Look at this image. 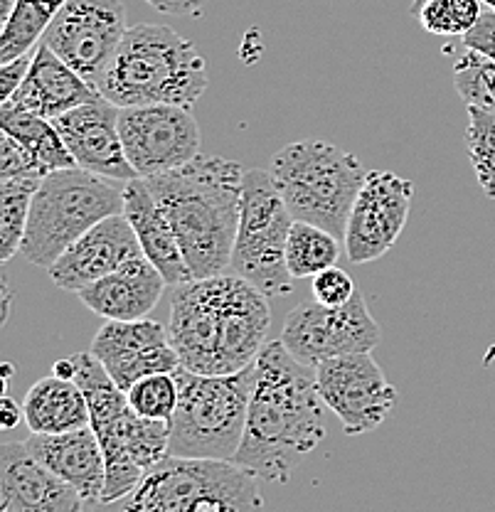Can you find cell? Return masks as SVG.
<instances>
[{
  "mask_svg": "<svg viewBox=\"0 0 495 512\" xmlns=\"http://www.w3.org/2000/svg\"><path fill=\"white\" fill-rule=\"evenodd\" d=\"M126 394H129V404L133 407V412L148 416V419L170 421L180 397L178 375H175V372L148 375L133 384Z\"/></svg>",
  "mask_w": 495,
  "mask_h": 512,
  "instance_id": "32",
  "label": "cell"
},
{
  "mask_svg": "<svg viewBox=\"0 0 495 512\" xmlns=\"http://www.w3.org/2000/svg\"><path fill=\"white\" fill-rule=\"evenodd\" d=\"M422 3H424V0H412V13H417V8H419V5H422ZM481 3H486L488 8L495 10V0H481Z\"/></svg>",
  "mask_w": 495,
  "mask_h": 512,
  "instance_id": "40",
  "label": "cell"
},
{
  "mask_svg": "<svg viewBox=\"0 0 495 512\" xmlns=\"http://www.w3.org/2000/svg\"><path fill=\"white\" fill-rule=\"evenodd\" d=\"M269 173L294 220L345 239L350 212L367 178L353 153L306 138L281 148L271 158Z\"/></svg>",
  "mask_w": 495,
  "mask_h": 512,
  "instance_id": "7",
  "label": "cell"
},
{
  "mask_svg": "<svg viewBox=\"0 0 495 512\" xmlns=\"http://www.w3.org/2000/svg\"><path fill=\"white\" fill-rule=\"evenodd\" d=\"M340 239L316 224L294 220L286 242V266L294 279H313L321 271L338 266Z\"/></svg>",
  "mask_w": 495,
  "mask_h": 512,
  "instance_id": "27",
  "label": "cell"
},
{
  "mask_svg": "<svg viewBox=\"0 0 495 512\" xmlns=\"http://www.w3.org/2000/svg\"><path fill=\"white\" fill-rule=\"evenodd\" d=\"M266 298L239 274L173 286L168 338L180 367L198 375H232L254 365L271 323Z\"/></svg>",
  "mask_w": 495,
  "mask_h": 512,
  "instance_id": "2",
  "label": "cell"
},
{
  "mask_svg": "<svg viewBox=\"0 0 495 512\" xmlns=\"http://www.w3.org/2000/svg\"><path fill=\"white\" fill-rule=\"evenodd\" d=\"M23 419L33 434H67L92 426V414L82 387L57 375L45 377L28 389Z\"/></svg>",
  "mask_w": 495,
  "mask_h": 512,
  "instance_id": "24",
  "label": "cell"
},
{
  "mask_svg": "<svg viewBox=\"0 0 495 512\" xmlns=\"http://www.w3.org/2000/svg\"><path fill=\"white\" fill-rule=\"evenodd\" d=\"M126 30L121 0H67L40 42L99 89Z\"/></svg>",
  "mask_w": 495,
  "mask_h": 512,
  "instance_id": "12",
  "label": "cell"
},
{
  "mask_svg": "<svg viewBox=\"0 0 495 512\" xmlns=\"http://www.w3.org/2000/svg\"><path fill=\"white\" fill-rule=\"evenodd\" d=\"M45 178L40 163L8 133H0V180Z\"/></svg>",
  "mask_w": 495,
  "mask_h": 512,
  "instance_id": "34",
  "label": "cell"
},
{
  "mask_svg": "<svg viewBox=\"0 0 495 512\" xmlns=\"http://www.w3.org/2000/svg\"><path fill=\"white\" fill-rule=\"evenodd\" d=\"M165 286L161 271L141 254L82 288L77 296L89 311L106 320H141L161 301Z\"/></svg>",
  "mask_w": 495,
  "mask_h": 512,
  "instance_id": "22",
  "label": "cell"
},
{
  "mask_svg": "<svg viewBox=\"0 0 495 512\" xmlns=\"http://www.w3.org/2000/svg\"><path fill=\"white\" fill-rule=\"evenodd\" d=\"M316 377L323 402L338 416L348 436L377 429L397 404L395 384L387 380L370 352L321 362L316 365Z\"/></svg>",
  "mask_w": 495,
  "mask_h": 512,
  "instance_id": "14",
  "label": "cell"
},
{
  "mask_svg": "<svg viewBox=\"0 0 495 512\" xmlns=\"http://www.w3.org/2000/svg\"><path fill=\"white\" fill-rule=\"evenodd\" d=\"M67 0H18L13 15L0 35V62H13L28 55L42 40L47 25L65 8Z\"/></svg>",
  "mask_w": 495,
  "mask_h": 512,
  "instance_id": "26",
  "label": "cell"
},
{
  "mask_svg": "<svg viewBox=\"0 0 495 512\" xmlns=\"http://www.w3.org/2000/svg\"><path fill=\"white\" fill-rule=\"evenodd\" d=\"M20 414H23L20 404L13 402V399H10L8 394H5L3 402H0V421H3L5 429H13V426H18Z\"/></svg>",
  "mask_w": 495,
  "mask_h": 512,
  "instance_id": "38",
  "label": "cell"
},
{
  "mask_svg": "<svg viewBox=\"0 0 495 512\" xmlns=\"http://www.w3.org/2000/svg\"><path fill=\"white\" fill-rule=\"evenodd\" d=\"M313 301L323 303V306H345L350 298L358 293V286L350 279L348 271H343L340 266H330V269L321 271L318 276H313Z\"/></svg>",
  "mask_w": 495,
  "mask_h": 512,
  "instance_id": "33",
  "label": "cell"
},
{
  "mask_svg": "<svg viewBox=\"0 0 495 512\" xmlns=\"http://www.w3.org/2000/svg\"><path fill=\"white\" fill-rule=\"evenodd\" d=\"M15 3H18V0H0V18H3V25L8 23L10 15H13Z\"/></svg>",
  "mask_w": 495,
  "mask_h": 512,
  "instance_id": "39",
  "label": "cell"
},
{
  "mask_svg": "<svg viewBox=\"0 0 495 512\" xmlns=\"http://www.w3.org/2000/svg\"><path fill=\"white\" fill-rule=\"evenodd\" d=\"M87 500L23 444L0 448V512H84Z\"/></svg>",
  "mask_w": 495,
  "mask_h": 512,
  "instance_id": "19",
  "label": "cell"
},
{
  "mask_svg": "<svg viewBox=\"0 0 495 512\" xmlns=\"http://www.w3.org/2000/svg\"><path fill=\"white\" fill-rule=\"evenodd\" d=\"M466 148L478 185L495 200V111L468 106Z\"/></svg>",
  "mask_w": 495,
  "mask_h": 512,
  "instance_id": "29",
  "label": "cell"
},
{
  "mask_svg": "<svg viewBox=\"0 0 495 512\" xmlns=\"http://www.w3.org/2000/svg\"><path fill=\"white\" fill-rule=\"evenodd\" d=\"M382 330L372 318L363 293H355L345 306L301 303L286 318L281 343L294 357L316 367L333 357L372 352L380 345Z\"/></svg>",
  "mask_w": 495,
  "mask_h": 512,
  "instance_id": "11",
  "label": "cell"
},
{
  "mask_svg": "<svg viewBox=\"0 0 495 512\" xmlns=\"http://www.w3.org/2000/svg\"><path fill=\"white\" fill-rule=\"evenodd\" d=\"M124 215L136 232L143 256L161 271L165 284L180 286L185 281H193L173 224L165 217L143 178L124 183Z\"/></svg>",
  "mask_w": 495,
  "mask_h": 512,
  "instance_id": "23",
  "label": "cell"
},
{
  "mask_svg": "<svg viewBox=\"0 0 495 512\" xmlns=\"http://www.w3.org/2000/svg\"><path fill=\"white\" fill-rule=\"evenodd\" d=\"M94 357L124 392L148 375L175 372L180 357L170 345L168 328L158 320H106L92 343Z\"/></svg>",
  "mask_w": 495,
  "mask_h": 512,
  "instance_id": "16",
  "label": "cell"
},
{
  "mask_svg": "<svg viewBox=\"0 0 495 512\" xmlns=\"http://www.w3.org/2000/svg\"><path fill=\"white\" fill-rule=\"evenodd\" d=\"M42 178L0 180V259L8 261L20 252L28 229L30 207Z\"/></svg>",
  "mask_w": 495,
  "mask_h": 512,
  "instance_id": "28",
  "label": "cell"
},
{
  "mask_svg": "<svg viewBox=\"0 0 495 512\" xmlns=\"http://www.w3.org/2000/svg\"><path fill=\"white\" fill-rule=\"evenodd\" d=\"M412 197V180L387 170L367 173L343 239L345 252L353 264H370L395 247L407 224Z\"/></svg>",
  "mask_w": 495,
  "mask_h": 512,
  "instance_id": "15",
  "label": "cell"
},
{
  "mask_svg": "<svg viewBox=\"0 0 495 512\" xmlns=\"http://www.w3.org/2000/svg\"><path fill=\"white\" fill-rule=\"evenodd\" d=\"M254 367L257 384L232 463L254 478L284 485L326 439V402L316 367L291 355L281 340L264 343Z\"/></svg>",
  "mask_w": 495,
  "mask_h": 512,
  "instance_id": "1",
  "label": "cell"
},
{
  "mask_svg": "<svg viewBox=\"0 0 495 512\" xmlns=\"http://www.w3.org/2000/svg\"><path fill=\"white\" fill-rule=\"evenodd\" d=\"M422 28L439 37H466L478 25L481 0H424L417 8Z\"/></svg>",
  "mask_w": 495,
  "mask_h": 512,
  "instance_id": "30",
  "label": "cell"
},
{
  "mask_svg": "<svg viewBox=\"0 0 495 512\" xmlns=\"http://www.w3.org/2000/svg\"><path fill=\"white\" fill-rule=\"evenodd\" d=\"M463 45L468 50L483 52V55L495 60V10H488V13L481 15L476 28L463 37Z\"/></svg>",
  "mask_w": 495,
  "mask_h": 512,
  "instance_id": "35",
  "label": "cell"
},
{
  "mask_svg": "<svg viewBox=\"0 0 495 512\" xmlns=\"http://www.w3.org/2000/svg\"><path fill=\"white\" fill-rule=\"evenodd\" d=\"M141 254L136 232L121 212L82 234L47 271L52 284L79 293Z\"/></svg>",
  "mask_w": 495,
  "mask_h": 512,
  "instance_id": "18",
  "label": "cell"
},
{
  "mask_svg": "<svg viewBox=\"0 0 495 512\" xmlns=\"http://www.w3.org/2000/svg\"><path fill=\"white\" fill-rule=\"evenodd\" d=\"M165 15H198L207 0H146Z\"/></svg>",
  "mask_w": 495,
  "mask_h": 512,
  "instance_id": "37",
  "label": "cell"
},
{
  "mask_svg": "<svg viewBox=\"0 0 495 512\" xmlns=\"http://www.w3.org/2000/svg\"><path fill=\"white\" fill-rule=\"evenodd\" d=\"M207 67L193 42L168 25L126 30L99 92L119 109L143 104L190 106L205 94Z\"/></svg>",
  "mask_w": 495,
  "mask_h": 512,
  "instance_id": "5",
  "label": "cell"
},
{
  "mask_svg": "<svg viewBox=\"0 0 495 512\" xmlns=\"http://www.w3.org/2000/svg\"><path fill=\"white\" fill-rule=\"evenodd\" d=\"M257 478L232 461L165 456L124 498L97 512H262Z\"/></svg>",
  "mask_w": 495,
  "mask_h": 512,
  "instance_id": "6",
  "label": "cell"
},
{
  "mask_svg": "<svg viewBox=\"0 0 495 512\" xmlns=\"http://www.w3.org/2000/svg\"><path fill=\"white\" fill-rule=\"evenodd\" d=\"M25 446L87 503H99L106 485V461L92 426L67 434H33Z\"/></svg>",
  "mask_w": 495,
  "mask_h": 512,
  "instance_id": "21",
  "label": "cell"
},
{
  "mask_svg": "<svg viewBox=\"0 0 495 512\" xmlns=\"http://www.w3.org/2000/svg\"><path fill=\"white\" fill-rule=\"evenodd\" d=\"M0 128H3L8 136H13L15 141L40 163L45 175L77 165L72 153L67 151L55 121L45 119V116H37L33 111L20 109V106L5 101V104L0 106Z\"/></svg>",
  "mask_w": 495,
  "mask_h": 512,
  "instance_id": "25",
  "label": "cell"
},
{
  "mask_svg": "<svg viewBox=\"0 0 495 512\" xmlns=\"http://www.w3.org/2000/svg\"><path fill=\"white\" fill-rule=\"evenodd\" d=\"M244 173L232 158L195 156L180 168L143 178L173 224L193 279L225 274L232 266Z\"/></svg>",
  "mask_w": 495,
  "mask_h": 512,
  "instance_id": "3",
  "label": "cell"
},
{
  "mask_svg": "<svg viewBox=\"0 0 495 512\" xmlns=\"http://www.w3.org/2000/svg\"><path fill=\"white\" fill-rule=\"evenodd\" d=\"M291 227L294 217L269 170H247L232 269L266 296H289L294 291L296 279L286 266Z\"/></svg>",
  "mask_w": 495,
  "mask_h": 512,
  "instance_id": "10",
  "label": "cell"
},
{
  "mask_svg": "<svg viewBox=\"0 0 495 512\" xmlns=\"http://www.w3.org/2000/svg\"><path fill=\"white\" fill-rule=\"evenodd\" d=\"M74 382L87 397L92 429L106 461V485L99 503L124 498L141 478L168 456L170 421L148 419L133 412L129 394L111 380L92 352H77Z\"/></svg>",
  "mask_w": 495,
  "mask_h": 512,
  "instance_id": "4",
  "label": "cell"
},
{
  "mask_svg": "<svg viewBox=\"0 0 495 512\" xmlns=\"http://www.w3.org/2000/svg\"><path fill=\"white\" fill-rule=\"evenodd\" d=\"M180 382L178 407L170 419V456L232 461L242 444L257 367L232 375H198L175 370Z\"/></svg>",
  "mask_w": 495,
  "mask_h": 512,
  "instance_id": "8",
  "label": "cell"
},
{
  "mask_svg": "<svg viewBox=\"0 0 495 512\" xmlns=\"http://www.w3.org/2000/svg\"><path fill=\"white\" fill-rule=\"evenodd\" d=\"M456 92L468 106L495 111V60L468 50L454 67Z\"/></svg>",
  "mask_w": 495,
  "mask_h": 512,
  "instance_id": "31",
  "label": "cell"
},
{
  "mask_svg": "<svg viewBox=\"0 0 495 512\" xmlns=\"http://www.w3.org/2000/svg\"><path fill=\"white\" fill-rule=\"evenodd\" d=\"M124 212V188L82 168L47 173L33 197L20 254L50 269L82 234Z\"/></svg>",
  "mask_w": 495,
  "mask_h": 512,
  "instance_id": "9",
  "label": "cell"
},
{
  "mask_svg": "<svg viewBox=\"0 0 495 512\" xmlns=\"http://www.w3.org/2000/svg\"><path fill=\"white\" fill-rule=\"evenodd\" d=\"M33 64V55H23L13 62H5L0 69V101H8L20 89L23 79L28 77V69Z\"/></svg>",
  "mask_w": 495,
  "mask_h": 512,
  "instance_id": "36",
  "label": "cell"
},
{
  "mask_svg": "<svg viewBox=\"0 0 495 512\" xmlns=\"http://www.w3.org/2000/svg\"><path fill=\"white\" fill-rule=\"evenodd\" d=\"M119 131L138 178L168 173L200 156V126L185 106H126L119 111Z\"/></svg>",
  "mask_w": 495,
  "mask_h": 512,
  "instance_id": "13",
  "label": "cell"
},
{
  "mask_svg": "<svg viewBox=\"0 0 495 512\" xmlns=\"http://www.w3.org/2000/svg\"><path fill=\"white\" fill-rule=\"evenodd\" d=\"M101 92L87 82L79 72H74L65 60L55 55L45 42L35 47L33 64L20 89L10 96V104L33 111L37 116L55 121L77 106L99 99ZM5 104V101H3Z\"/></svg>",
  "mask_w": 495,
  "mask_h": 512,
  "instance_id": "20",
  "label": "cell"
},
{
  "mask_svg": "<svg viewBox=\"0 0 495 512\" xmlns=\"http://www.w3.org/2000/svg\"><path fill=\"white\" fill-rule=\"evenodd\" d=\"M119 111V106L101 94L99 99L62 114L60 119H55V126L77 168L114 183H129L138 175L126 158L119 131Z\"/></svg>",
  "mask_w": 495,
  "mask_h": 512,
  "instance_id": "17",
  "label": "cell"
}]
</instances>
